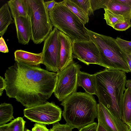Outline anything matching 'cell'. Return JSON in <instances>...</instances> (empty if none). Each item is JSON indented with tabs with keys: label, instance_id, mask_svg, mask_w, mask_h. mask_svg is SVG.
<instances>
[{
	"label": "cell",
	"instance_id": "obj_1",
	"mask_svg": "<svg viewBox=\"0 0 131 131\" xmlns=\"http://www.w3.org/2000/svg\"><path fill=\"white\" fill-rule=\"evenodd\" d=\"M39 66L15 61L5 73L7 95L15 98L26 108L46 102L55 88L57 73Z\"/></svg>",
	"mask_w": 131,
	"mask_h": 131
},
{
	"label": "cell",
	"instance_id": "obj_2",
	"mask_svg": "<svg viewBox=\"0 0 131 131\" xmlns=\"http://www.w3.org/2000/svg\"><path fill=\"white\" fill-rule=\"evenodd\" d=\"M95 74L96 95L99 103L121 119L124 92L127 80L126 73L105 69Z\"/></svg>",
	"mask_w": 131,
	"mask_h": 131
},
{
	"label": "cell",
	"instance_id": "obj_3",
	"mask_svg": "<svg viewBox=\"0 0 131 131\" xmlns=\"http://www.w3.org/2000/svg\"><path fill=\"white\" fill-rule=\"evenodd\" d=\"M97 104L94 96L86 92L74 93L62 101V116L66 123L78 129L94 122Z\"/></svg>",
	"mask_w": 131,
	"mask_h": 131
},
{
	"label": "cell",
	"instance_id": "obj_4",
	"mask_svg": "<svg viewBox=\"0 0 131 131\" xmlns=\"http://www.w3.org/2000/svg\"><path fill=\"white\" fill-rule=\"evenodd\" d=\"M86 30L90 40L99 50L101 66L110 70L130 72L126 54L116 39Z\"/></svg>",
	"mask_w": 131,
	"mask_h": 131
},
{
	"label": "cell",
	"instance_id": "obj_5",
	"mask_svg": "<svg viewBox=\"0 0 131 131\" xmlns=\"http://www.w3.org/2000/svg\"><path fill=\"white\" fill-rule=\"evenodd\" d=\"M53 26L74 41L90 40L83 23L61 2L49 12Z\"/></svg>",
	"mask_w": 131,
	"mask_h": 131
},
{
	"label": "cell",
	"instance_id": "obj_6",
	"mask_svg": "<svg viewBox=\"0 0 131 131\" xmlns=\"http://www.w3.org/2000/svg\"><path fill=\"white\" fill-rule=\"evenodd\" d=\"M30 23L31 39L36 44L41 43L52 31L53 26L43 0H24Z\"/></svg>",
	"mask_w": 131,
	"mask_h": 131
},
{
	"label": "cell",
	"instance_id": "obj_7",
	"mask_svg": "<svg viewBox=\"0 0 131 131\" xmlns=\"http://www.w3.org/2000/svg\"><path fill=\"white\" fill-rule=\"evenodd\" d=\"M81 68L80 65L73 61L57 73V79L53 93L59 101L77 92L78 76Z\"/></svg>",
	"mask_w": 131,
	"mask_h": 131
},
{
	"label": "cell",
	"instance_id": "obj_8",
	"mask_svg": "<svg viewBox=\"0 0 131 131\" xmlns=\"http://www.w3.org/2000/svg\"><path fill=\"white\" fill-rule=\"evenodd\" d=\"M24 116L31 121L44 125L54 124L61 119L62 111L53 102L25 109Z\"/></svg>",
	"mask_w": 131,
	"mask_h": 131
},
{
	"label": "cell",
	"instance_id": "obj_9",
	"mask_svg": "<svg viewBox=\"0 0 131 131\" xmlns=\"http://www.w3.org/2000/svg\"><path fill=\"white\" fill-rule=\"evenodd\" d=\"M59 31L54 27L44 41L42 51L43 63L47 70L57 73L59 71L60 44Z\"/></svg>",
	"mask_w": 131,
	"mask_h": 131
},
{
	"label": "cell",
	"instance_id": "obj_10",
	"mask_svg": "<svg viewBox=\"0 0 131 131\" xmlns=\"http://www.w3.org/2000/svg\"><path fill=\"white\" fill-rule=\"evenodd\" d=\"M72 47L74 58L87 65L95 64L100 66L99 50L91 40L73 41Z\"/></svg>",
	"mask_w": 131,
	"mask_h": 131
},
{
	"label": "cell",
	"instance_id": "obj_11",
	"mask_svg": "<svg viewBox=\"0 0 131 131\" xmlns=\"http://www.w3.org/2000/svg\"><path fill=\"white\" fill-rule=\"evenodd\" d=\"M97 118L98 123L107 131H128L127 125L100 103L97 104Z\"/></svg>",
	"mask_w": 131,
	"mask_h": 131
},
{
	"label": "cell",
	"instance_id": "obj_12",
	"mask_svg": "<svg viewBox=\"0 0 131 131\" xmlns=\"http://www.w3.org/2000/svg\"><path fill=\"white\" fill-rule=\"evenodd\" d=\"M58 36L60 44L59 71L64 69L73 61L72 41L67 35L59 31Z\"/></svg>",
	"mask_w": 131,
	"mask_h": 131
},
{
	"label": "cell",
	"instance_id": "obj_13",
	"mask_svg": "<svg viewBox=\"0 0 131 131\" xmlns=\"http://www.w3.org/2000/svg\"><path fill=\"white\" fill-rule=\"evenodd\" d=\"M17 38L20 43L28 44L31 39L32 32L30 21L28 16L14 18Z\"/></svg>",
	"mask_w": 131,
	"mask_h": 131
},
{
	"label": "cell",
	"instance_id": "obj_14",
	"mask_svg": "<svg viewBox=\"0 0 131 131\" xmlns=\"http://www.w3.org/2000/svg\"><path fill=\"white\" fill-rule=\"evenodd\" d=\"M16 61L21 62L32 66H38L43 64V57L42 52L34 53L21 50H17L14 53Z\"/></svg>",
	"mask_w": 131,
	"mask_h": 131
},
{
	"label": "cell",
	"instance_id": "obj_15",
	"mask_svg": "<svg viewBox=\"0 0 131 131\" xmlns=\"http://www.w3.org/2000/svg\"><path fill=\"white\" fill-rule=\"evenodd\" d=\"M78 86L82 87L85 92L91 95L96 94L95 74H91L80 71L78 78Z\"/></svg>",
	"mask_w": 131,
	"mask_h": 131
},
{
	"label": "cell",
	"instance_id": "obj_16",
	"mask_svg": "<svg viewBox=\"0 0 131 131\" xmlns=\"http://www.w3.org/2000/svg\"><path fill=\"white\" fill-rule=\"evenodd\" d=\"M121 110V119L125 124L131 123V89L125 90Z\"/></svg>",
	"mask_w": 131,
	"mask_h": 131
},
{
	"label": "cell",
	"instance_id": "obj_17",
	"mask_svg": "<svg viewBox=\"0 0 131 131\" xmlns=\"http://www.w3.org/2000/svg\"><path fill=\"white\" fill-rule=\"evenodd\" d=\"M106 8L123 16L126 20H131V7L117 0H108Z\"/></svg>",
	"mask_w": 131,
	"mask_h": 131
},
{
	"label": "cell",
	"instance_id": "obj_18",
	"mask_svg": "<svg viewBox=\"0 0 131 131\" xmlns=\"http://www.w3.org/2000/svg\"><path fill=\"white\" fill-rule=\"evenodd\" d=\"M13 19L7 3L4 4L0 9V36L3 37L9 25L13 23Z\"/></svg>",
	"mask_w": 131,
	"mask_h": 131
},
{
	"label": "cell",
	"instance_id": "obj_19",
	"mask_svg": "<svg viewBox=\"0 0 131 131\" xmlns=\"http://www.w3.org/2000/svg\"><path fill=\"white\" fill-rule=\"evenodd\" d=\"M13 18L28 16L24 0H10L7 2Z\"/></svg>",
	"mask_w": 131,
	"mask_h": 131
},
{
	"label": "cell",
	"instance_id": "obj_20",
	"mask_svg": "<svg viewBox=\"0 0 131 131\" xmlns=\"http://www.w3.org/2000/svg\"><path fill=\"white\" fill-rule=\"evenodd\" d=\"M61 2L79 18L84 25L89 22L88 15L71 0H64Z\"/></svg>",
	"mask_w": 131,
	"mask_h": 131
},
{
	"label": "cell",
	"instance_id": "obj_21",
	"mask_svg": "<svg viewBox=\"0 0 131 131\" xmlns=\"http://www.w3.org/2000/svg\"><path fill=\"white\" fill-rule=\"evenodd\" d=\"M13 109L12 105L5 103L0 105V126L14 119Z\"/></svg>",
	"mask_w": 131,
	"mask_h": 131
},
{
	"label": "cell",
	"instance_id": "obj_22",
	"mask_svg": "<svg viewBox=\"0 0 131 131\" xmlns=\"http://www.w3.org/2000/svg\"><path fill=\"white\" fill-rule=\"evenodd\" d=\"M26 122L23 118L18 117L10 123L0 126V131H25Z\"/></svg>",
	"mask_w": 131,
	"mask_h": 131
},
{
	"label": "cell",
	"instance_id": "obj_23",
	"mask_svg": "<svg viewBox=\"0 0 131 131\" xmlns=\"http://www.w3.org/2000/svg\"><path fill=\"white\" fill-rule=\"evenodd\" d=\"M104 19L107 25L113 28L116 24L124 22L126 19L122 15L114 13L106 8H104Z\"/></svg>",
	"mask_w": 131,
	"mask_h": 131
},
{
	"label": "cell",
	"instance_id": "obj_24",
	"mask_svg": "<svg viewBox=\"0 0 131 131\" xmlns=\"http://www.w3.org/2000/svg\"><path fill=\"white\" fill-rule=\"evenodd\" d=\"M74 3L89 15L90 16L94 14L93 11L91 6L90 0H71Z\"/></svg>",
	"mask_w": 131,
	"mask_h": 131
},
{
	"label": "cell",
	"instance_id": "obj_25",
	"mask_svg": "<svg viewBox=\"0 0 131 131\" xmlns=\"http://www.w3.org/2000/svg\"><path fill=\"white\" fill-rule=\"evenodd\" d=\"M116 41L125 53L127 54H131V41H128L117 37Z\"/></svg>",
	"mask_w": 131,
	"mask_h": 131
},
{
	"label": "cell",
	"instance_id": "obj_26",
	"mask_svg": "<svg viewBox=\"0 0 131 131\" xmlns=\"http://www.w3.org/2000/svg\"><path fill=\"white\" fill-rule=\"evenodd\" d=\"M73 128L66 123L62 124L58 122L53 124L52 128L49 129V131H72Z\"/></svg>",
	"mask_w": 131,
	"mask_h": 131
},
{
	"label": "cell",
	"instance_id": "obj_27",
	"mask_svg": "<svg viewBox=\"0 0 131 131\" xmlns=\"http://www.w3.org/2000/svg\"><path fill=\"white\" fill-rule=\"evenodd\" d=\"M92 9L95 11L101 8H106L108 0H90Z\"/></svg>",
	"mask_w": 131,
	"mask_h": 131
},
{
	"label": "cell",
	"instance_id": "obj_28",
	"mask_svg": "<svg viewBox=\"0 0 131 131\" xmlns=\"http://www.w3.org/2000/svg\"><path fill=\"white\" fill-rule=\"evenodd\" d=\"M131 27V20H126L125 22L116 24L113 28L119 31H125Z\"/></svg>",
	"mask_w": 131,
	"mask_h": 131
},
{
	"label": "cell",
	"instance_id": "obj_29",
	"mask_svg": "<svg viewBox=\"0 0 131 131\" xmlns=\"http://www.w3.org/2000/svg\"><path fill=\"white\" fill-rule=\"evenodd\" d=\"M98 124L94 122L79 129V131H96Z\"/></svg>",
	"mask_w": 131,
	"mask_h": 131
},
{
	"label": "cell",
	"instance_id": "obj_30",
	"mask_svg": "<svg viewBox=\"0 0 131 131\" xmlns=\"http://www.w3.org/2000/svg\"><path fill=\"white\" fill-rule=\"evenodd\" d=\"M31 131H49L45 125L37 123L34 124Z\"/></svg>",
	"mask_w": 131,
	"mask_h": 131
},
{
	"label": "cell",
	"instance_id": "obj_31",
	"mask_svg": "<svg viewBox=\"0 0 131 131\" xmlns=\"http://www.w3.org/2000/svg\"><path fill=\"white\" fill-rule=\"evenodd\" d=\"M0 51L4 53L9 52L7 46L2 37H1L0 38Z\"/></svg>",
	"mask_w": 131,
	"mask_h": 131
},
{
	"label": "cell",
	"instance_id": "obj_32",
	"mask_svg": "<svg viewBox=\"0 0 131 131\" xmlns=\"http://www.w3.org/2000/svg\"><path fill=\"white\" fill-rule=\"evenodd\" d=\"M57 3V2L53 0L45 2L46 8L49 12L53 9Z\"/></svg>",
	"mask_w": 131,
	"mask_h": 131
},
{
	"label": "cell",
	"instance_id": "obj_33",
	"mask_svg": "<svg viewBox=\"0 0 131 131\" xmlns=\"http://www.w3.org/2000/svg\"><path fill=\"white\" fill-rule=\"evenodd\" d=\"M6 84L4 79L1 76L0 77V96H1L3 91L5 89Z\"/></svg>",
	"mask_w": 131,
	"mask_h": 131
},
{
	"label": "cell",
	"instance_id": "obj_34",
	"mask_svg": "<svg viewBox=\"0 0 131 131\" xmlns=\"http://www.w3.org/2000/svg\"><path fill=\"white\" fill-rule=\"evenodd\" d=\"M127 58L128 64L131 73V54H127L125 53Z\"/></svg>",
	"mask_w": 131,
	"mask_h": 131
},
{
	"label": "cell",
	"instance_id": "obj_35",
	"mask_svg": "<svg viewBox=\"0 0 131 131\" xmlns=\"http://www.w3.org/2000/svg\"><path fill=\"white\" fill-rule=\"evenodd\" d=\"M117 1L123 4L131 7V0H117Z\"/></svg>",
	"mask_w": 131,
	"mask_h": 131
},
{
	"label": "cell",
	"instance_id": "obj_36",
	"mask_svg": "<svg viewBox=\"0 0 131 131\" xmlns=\"http://www.w3.org/2000/svg\"><path fill=\"white\" fill-rule=\"evenodd\" d=\"M96 131H107L99 123H98V126Z\"/></svg>",
	"mask_w": 131,
	"mask_h": 131
},
{
	"label": "cell",
	"instance_id": "obj_37",
	"mask_svg": "<svg viewBox=\"0 0 131 131\" xmlns=\"http://www.w3.org/2000/svg\"><path fill=\"white\" fill-rule=\"evenodd\" d=\"M125 86L127 88L131 89V79H128L126 80Z\"/></svg>",
	"mask_w": 131,
	"mask_h": 131
},
{
	"label": "cell",
	"instance_id": "obj_38",
	"mask_svg": "<svg viewBox=\"0 0 131 131\" xmlns=\"http://www.w3.org/2000/svg\"><path fill=\"white\" fill-rule=\"evenodd\" d=\"M129 128L131 129V123L127 124Z\"/></svg>",
	"mask_w": 131,
	"mask_h": 131
},
{
	"label": "cell",
	"instance_id": "obj_39",
	"mask_svg": "<svg viewBox=\"0 0 131 131\" xmlns=\"http://www.w3.org/2000/svg\"><path fill=\"white\" fill-rule=\"evenodd\" d=\"M25 131H31L28 129H25Z\"/></svg>",
	"mask_w": 131,
	"mask_h": 131
},
{
	"label": "cell",
	"instance_id": "obj_40",
	"mask_svg": "<svg viewBox=\"0 0 131 131\" xmlns=\"http://www.w3.org/2000/svg\"><path fill=\"white\" fill-rule=\"evenodd\" d=\"M128 131H131V129L129 128Z\"/></svg>",
	"mask_w": 131,
	"mask_h": 131
}]
</instances>
